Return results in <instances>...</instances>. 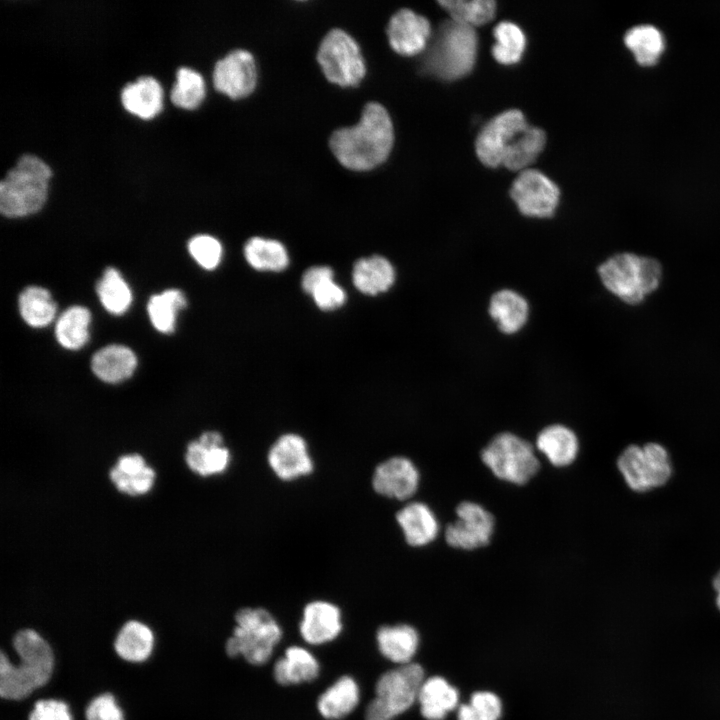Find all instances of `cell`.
<instances>
[{"label":"cell","mask_w":720,"mask_h":720,"mask_svg":"<svg viewBox=\"0 0 720 720\" xmlns=\"http://www.w3.org/2000/svg\"><path fill=\"white\" fill-rule=\"evenodd\" d=\"M419 481L417 467L404 456H393L380 462L371 477L372 488L377 494L401 501L416 493Z\"/></svg>","instance_id":"cell-16"},{"label":"cell","mask_w":720,"mask_h":720,"mask_svg":"<svg viewBox=\"0 0 720 720\" xmlns=\"http://www.w3.org/2000/svg\"><path fill=\"white\" fill-rule=\"evenodd\" d=\"M121 100L128 111L141 118H151L161 109L162 88L155 78L142 76L123 87Z\"/></svg>","instance_id":"cell-26"},{"label":"cell","mask_w":720,"mask_h":720,"mask_svg":"<svg viewBox=\"0 0 720 720\" xmlns=\"http://www.w3.org/2000/svg\"><path fill=\"white\" fill-rule=\"evenodd\" d=\"M536 446L548 461L557 467L570 465L579 450L575 433L561 424L545 427L537 436Z\"/></svg>","instance_id":"cell-23"},{"label":"cell","mask_w":720,"mask_h":720,"mask_svg":"<svg viewBox=\"0 0 720 720\" xmlns=\"http://www.w3.org/2000/svg\"><path fill=\"white\" fill-rule=\"evenodd\" d=\"M439 4L450 14L451 19L475 27L488 23L494 18L496 3L492 0H445Z\"/></svg>","instance_id":"cell-40"},{"label":"cell","mask_w":720,"mask_h":720,"mask_svg":"<svg viewBox=\"0 0 720 720\" xmlns=\"http://www.w3.org/2000/svg\"><path fill=\"white\" fill-rule=\"evenodd\" d=\"M333 271L327 266H314L305 271L302 277V288L308 293L312 292L324 284L325 282L333 280Z\"/></svg>","instance_id":"cell-47"},{"label":"cell","mask_w":720,"mask_h":720,"mask_svg":"<svg viewBox=\"0 0 720 720\" xmlns=\"http://www.w3.org/2000/svg\"><path fill=\"white\" fill-rule=\"evenodd\" d=\"M91 315L87 308L73 306L58 318L55 335L58 342L65 348L76 350L86 344L89 339Z\"/></svg>","instance_id":"cell-34"},{"label":"cell","mask_w":720,"mask_h":720,"mask_svg":"<svg viewBox=\"0 0 720 720\" xmlns=\"http://www.w3.org/2000/svg\"><path fill=\"white\" fill-rule=\"evenodd\" d=\"M29 720H72V717L66 703L47 699L35 703Z\"/></svg>","instance_id":"cell-46"},{"label":"cell","mask_w":720,"mask_h":720,"mask_svg":"<svg viewBox=\"0 0 720 720\" xmlns=\"http://www.w3.org/2000/svg\"><path fill=\"white\" fill-rule=\"evenodd\" d=\"M316 305L323 310H333L342 306L346 300L344 290L333 280L325 282L312 292Z\"/></svg>","instance_id":"cell-45"},{"label":"cell","mask_w":720,"mask_h":720,"mask_svg":"<svg viewBox=\"0 0 720 720\" xmlns=\"http://www.w3.org/2000/svg\"><path fill=\"white\" fill-rule=\"evenodd\" d=\"M489 315L505 334H514L526 324L529 315L527 300L511 289L494 293L489 302Z\"/></svg>","instance_id":"cell-21"},{"label":"cell","mask_w":720,"mask_h":720,"mask_svg":"<svg viewBox=\"0 0 720 720\" xmlns=\"http://www.w3.org/2000/svg\"><path fill=\"white\" fill-rule=\"evenodd\" d=\"M137 365L134 352L123 345H108L92 357L91 367L102 381L117 383L129 378Z\"/></svg>","instance_id":"cell-24"},{"label":"cell","mask_w":720,"mask_h":720,"mask_svg":"<svg viewBox=\"0 0 720 720\" xmlns=\"http://www.w3.org/2000/svg\"><path fill=\"white\" fill-rule=\"evenodd\" d=\"M527 124L520 110H507L492 118L477 136L475 148L479 160L488 167L502 165L508 147Z\"/></svg>","instance_id":"cell-12"},{"label":"cell","mask_w":720,"mask_h":720,"mask_svg":"<svg viewBox=\"0 0 720 720\" xmlns=\"http://www.w3.org/2000/svg\"><path fill=\"white\" fill-rule=\"evenodd\" d=\"M110 478L119 491L136 496L151 490L155 472L141 455L129 454L119 458L110 471Z\"/></svg>","instance_id":"cell-22"},{"label":"cell","mask_w":720,"mask_h":720,"mask_svg":"<svg viewBox=\"0 0 720 720\" xmlns=\"http://www.w3.org/2000/svg\"><path fill=\"white\" fill-rule=\"evenodd\" d=\"M19 311L28 325L44 327L55 318L56 304L48 290L30 286L19 296Z\"/></svg>","instance_id":"cell-35"},{"label":"cell","mask_w":720,"mask_h":720,"mask_svg":"<svg viewBox=\"0 0 720 720\" xmlns=\"http://www.w3.org/2000/svg\"><path fill=\"white\" fill-rule=\"evenodd\" d=\"M13 646L20 663L15 666L4 653L1 654L0 695L7 700H20L49 681L54 655L46 640L31 629L19 631L13 639Z\"/></svg>","instance_id":"cell-2"},{"label":"cell","mask_w":720,"mask_h":720,"mask_svg":"<svg viewBox=\"0 0 720 720\" xmlns=\"http://www.w3.org/2000/svg\"><path fill=\"white\" fill-rule=\"evenodd\" d=\"M87 720H124L122 710L111 694L94 698L86 709Z\"/></svg>","instance_id":"cell-44"},{"label":"cell","mask_w":720,"mask_h":720,"mask_svg":"<svg viewBox=\"0 0 720 720\" xmlns=\"http://www.w3.org/2000/svg\"><path fill=\"white\" fill-rule=\"evenodd\" d=\"M353 283L362 293L377 295L391 288L395 281L392 264L382 256L359 259L353 267Z\"/></svg>","instance_id":"cell-25"},{"label":"cell","mask_w":720,"mask_h":720,"mask_svg":"<svg viewBox=\"0 0 720 720\" xmlns=\"http://www.w3.org/2000/svg\"><path fill=\"white\" fill-rule=\"evenodd\" d=\"M598 274L608 291L628 304H638L657 289L662 268L654 258L620 253L600 264Z\"/></svg>","instance_id":"cell-5"},{"label":"cell","mask_w":720,"mask_h":720,"mask_svg":"<svg viewBox=\"0 0 720 720\" xmlns=\"http://www.w3.org/2000/svg\"><path fill=\"white\" fill-rule=\"evenodd\" d=\"M153 643V633L148 626L138 621H129L119 631L114 647L122 659L142 662L150 656Z\"/></svg>","instance_id":"cell-32"},{"label":"cell","mask_w":720,"mask_h":720,"mask_svg":"<svg viewBox=\"0 0 720 720\" xmlns=\"http://www.w3.org/2000/svg\"><path fill=\"white\" fill-rule=\"evenodd\" d=\"M274 678L280 685L311 682L319 674V664L311 653L301 647H289L285 656L274 665Z\"/></svg>","instance_id":"cell-28"},{"label":"cell","mask_w":720,"mask_h":720,"mask_svg":"<svg viewBox=\"0 0 720 720\" xmlns=\"http://www.w3.org/2000/svg\"><path fill=\"white\" fill-rule=\"evenodd\" d=\"M233 636L226 642L230 657L242 655L252 665L265 664L282 636L281 628L264 608H242L235 615Z\"/></svg>","instance_id":"cell-6"},{"label":"cell","mask_w":720,"mask_h":720,"mask_svg":"<svg viewBox=\"0 0 720 720\" xmlns=\"http://www.w3.org/2000/svg\"><path fill=\"white\" fill-rule=\"evenodd\" d=\"M481 459L496 477L517 485L527 483L540 467L533 446L510 432L496 435L482 450Z\"/></svg>","instance_id":"cell-8"},{"label":"cell","mask_w":720,"mask_h":720,"mask_svg":"<svg viewBox=\"0 0 720 720\" xmlns=\"http://www.w3.org/2000/svg\"><path fill=\"white\" fill-rule=\"evenodd\" d=\"M214 86L233 99L250 95L257 83V69L253 55L235 49L218 60L213 71Z\"/></svg>","instance_id":"cell-15"},{"label":"cell","mask_w":720,"mask_h":720,"mask_svg":"<svg viewBox=\"0 0 720 720\" xmlns=\"http://www.w3.org/2000/svg\"><path fill=\"white\" fill-rule=\"evenodd\" d=\"M205 96V83L200 73L189 67H180L171 90V100L184 108H195Z\"/></svg>","instance_id":"cell-41"},{"label":"cell","mask_w":720,"mask_h":720,"mask_svg":"<svg viewBox=\"0 0 720 720\" xmlns=\"http://www.w3.org/2000/svg\"><path fill=\"white\" fill-rule=\"evenodd\" d=\"M457 519L445 529L446 542L458 549L473 550L487 545L494 531V517L480 504L464 501L456 508Z\"/></svg>","instance_id":"cell-13"},{"label":"cell","mask_w":720,"mask_h":720,"mask_svg":"<svg viewBox=\"0 0 720 720\" xmlns=\"http://www.w3.org/2000/svg\"><path fill=\"white\" fill-rule=\"evenodd\" d=\"M510 195L525 216L547 218L554 215L560 190L545 174L534 169L523 170L514 180Z\"/></svg>","instance_id":"cell-11"},{"label":"cell","mask_w":720,"mask_h":720,"mask_svg":"<svg viewBox=\"0 0 720 720\" xmlns=\"http://www.w3.org/2000/svg\"><path fill=\"white\" fill-rule=\"evenodd\" d=\"M458 700L457 689L439 676L425 680L418 695L421 714L427 720H443Z\"/></svg>","instance_id":"cell-27"},{"label":"cell","mask_w":720,"mask_h":720,"mask_svg":"<svg viewBox=\"0 0 720 720\" xmlns=\"http://www.w3.org/2000/svg\"><path fill=\"white\" fill-rule=\"evenodd\" d=\"M626 46L640 65L649 66L657 62L664 49L661 33L653 26L641 25L630 29L624 38Z\"/></svg>","instance_id":"cell-36"},{"label":"cell","mask_w":720,"mask_h":720,"mask_svg":"<svg viewBox=\"0 0 720 720\" xmlns=\"http://www.w3.org/2000/svg\"><path fill=\"white\" fill-rule=\"evenodd\" d=\"M316 58L327 80L339 86L357 85L365 76L360 47L342 29L334 28L323 37Z\"/></svg>","instance_id":"cell-10"},{"label":"cell","mask_w":720,"mask_h":720,"mask_svg":"<svg viewBox=\"0 0 720 720\" xmlns=\"http://www.w3.org/2000/svg\"><path fill=\"white\" fill-rule=\"evenodd\" d=\"M250 266L261 271H282L289 263L286 248L277 240L253 237L244 246Z\"/></svg>","instance_id":"cell-33"},{"label":"cell","mask_w":720,"mask_h":720,"mask_svg":"<svg viewBox=\"0 0 720 720\" xmlns=\"http://www.w3.org/2000/svg\"><path fill=\"white\" fill-rule=\"evenodd\" d=\"M51 169L41 158L22 155L0 182V210L9 217L38 211L47 197Z\"/></svg>","instance_id":"cell-4"},{"label":"cell","mask_w":720,"mask_h":720,"mask_svg":"<svg viewBox=\"0 0 720 720\" xmlns=\"http://www.w3.org/2000/svg\"><path fill=\"white\" fill-rule=\"evenodd\" d=\"M387 36L395 52L404 56H413L428 46L431 26L424 16L404 8L390 18Z\"/></svg>","instance_id":"cell-17"},{"label":"cell","mask_w":720,"mask_h":720,"mask_svg":"<svg viewBox=\"0 0 720 720\" xmlns=\"http://www.w3.org/2000/svg\"><path fill=\"white\" fill-rule=\"evenodd\" d=\"M493 35L495 60L505 65L519 62L526 47V37L520 27L512 22H501L494 28Z\"/></svg>","instance_id":"cell-39"},{"label":"cell","mask_w":720,"mask_h":720,"mask_svg":"<svg viewBox=\"0 0 720 720\" xmlns=\"http://www.w3.org/2000/svg\"><path fill=\"white\" fill-rule=\"evenodd\" d=\"M394 142V129L388 111L377 102L367 103L359 121L335 130L329 140L330 149L344 167L367 171L382 164Z\"/></svg>","instance_id":"cell-1"},{"label":"cell","mask_w":720,"mask_h":720,"mask_svg":"<svg viewBox=\"0 0 720 720\" xmlns=\"http://www.w3.org/2000/svg\"><path fill=\"white\" fill-rule=\"evenodd\" d=\"M396 522L410 546L421 547L438 535L439 524L434 512L422 502H410L396 513Z\"/></svg>","instance_id":"cell-20"},{"label":"cell","mask_w":720,"mask_h":720,"mask_svg":"<svg viewBox=\"0 0 720 720\" xmlns=\"http://www.w3.org/2000/svg\"><path fill=\"white\" fill-rule=\"evenodd\" d=\"M713 588L716 591V605L720 610V570L713 579Z\"/></svg>","instance_id":"cell-48"},{"label":"cell","mask_w":720,"mask_h":720,"mask_svg":"<svg viewBox=\"0 0 720 720\" xmlns=\"http://www.w3.org/2000/svg\"><path fill=\"white\" fill-rule=\"evenodd\" d=\"M477 49L478 38L474 27L447 20L439 26L428 45L423 69L441 80L460 79L473 69Z\"/></svg>","instance_id":"cell-3"},{"label":"cell","mask_w":720,"mask_h":720,"mask_svg":"<svg viewBox=\"0 0 720 720\" xmlns=\"http://www.w3.org/2000/svg\"><path fill=\"white\" fill-rule=\"evenodd\" d=\"M376 637L381 654L402 665L410 663L419 642L417 631L406 624L382 626L377 630Z\"/></svg>","instance_id":"cell-29"},{"label":"cell","mask_w":720,"mask_h":720,"mask_svg":"<svg viewBox=\"0 0 720 720\" xmlns=\"http://www.w3.org/2000/svg\"><path fill=\"white\" fill-rule=\"evenodd\" d=\"M545 143V132L528 125L506 150L502 165L513 171L525 170L542 152Z\"/></svg>","instance_id":"cell-31"},{"label":"cell","mask_w":720,"mask_h":720,"mask_svg":"<svg viewBox=\"0 0 720 720\" xmlns=\"http://www.w3.org/2000/svg\"><path fill=\"white\" fill-rule=\"evenodd\" d=\"M188 250L196 262L205 269L218 266L222 257L220 242L210 235H197L188 243Z\"/></svg>","instance_id":"cell-43"},{"label":"cell","mask_w":720,"mask_h":720,"mask_svg":"<svg viewBox=\"0 0 720 720\" xmlns=\"http://www.w3.org/2000/svg\"><path fill=\"white\" fill-rule=\"evenodd\" d=\"M96 291L105 309L115 315L123 314L132 301L128 284L112 267L105 270L103 277L97 283Z\"/></svg>","instance_id":"cell-38"},{"label":"cell","mask_w":720,"mask_h":720,"mask_svg":"<svg viewBox=\"0 0 720 720\" xmlns=\"http://www.w3.org/2000/svg\"><path fill=\"white\" fill-rule=\"evenodd\" d=\"M502 712L497 695L488 691L475 692L468 704L458 710V720H498Z\"/></svg>","instance_id":"cell-42"},{"label":"cell","mask_w":720,"mask_h":720,"mask_svg":"<svg viewBox=\"0 0 720 720\" xmlns=\"http://www.w3.org/2000/svg\"><path fill=\"white\" fill-rule=\"evenodd\" d=\"M186 306L184 294L177 289H169L153 295L147 305L148 315L153 326L162 333H170L175 328L177 312Z\"/></svg>","instance_id":"cell-37"},{"label":"cell","mask_w":720,"mask_h":720,"mask_svg":"<svg viewBox=\"0 0 720 720\" xmlns=\"http://www.w3.org/2000/svg\"><path fill=\"white\" fill-rule=\"evenodd\" d=\"M341 629V612L336 605L316 600L305 606L300 633L306 642L318 645L331 641Z\"/></svg>","instance_id":"cell-19"},{"label":"cell","mask_w":720,"mask_h":720,"mask_svg":"<svg viewBox=\"0 0 720 720\" xmlns=\"http://www.w3.org/2000/svg\"><path fill=\"white\" fill-rule=\"evenodd\" d=\"M617 466L626 484L635 492L665 485L672 475L668 451L659 443L629 445L619 455Z\"/></svg>","instance_id":"cell-9"},{"label":"cell","mask_w":720,"mask_h":720,"mask_svg":"<svg viewBox=\"0 0 720 720\" xmlns=\"http://www.w3.org/2000/svg\"><path fill=\"white\" fill-rule=\"evenodd\" d=\"M185 460L193 472L207 477L226 471L231 462V453L219 432L207 431L189 443Z\"/></svg>","instance_id":"cell-18"},{"label":"cell","mask_w":720,"mask_h":720,"mask_svg":"<svg viewBox=\"0 0 720 720\" xmlns=\"http://www.w3.org/2000/svg\"><path fill=\"white\" fill-rule=\"evenodd\" d=\"M423 682L424 671L417 663L385 672L377 680L376 696L366 708L365 720H393L418 699Z\"/></svg>","instance_id":"cell-7"},{"label":"cell","mask_w":720,"mask_h":720,"mask_svg":"<svg viewBox=\"0 0 720 720\" xmlns=\"http://www.w3.org/2000/svg\"><path fill=\"white\" fill-rule=\"evenodd\" d=\"M267 463L273 474L282 481H294L310 475L314 461L307 441L297 433H284L270 446Z\"/></svg>","instance_id":"cell-14"},{"label":"cell","mask_w":720,"mask_h":720,"mask_svg":"<svg viewBox=\"0 0 720 720\" xmlns=\"http://www.w3.org/2000/svg\"><path fill=\"white\" fill-rule=\"evenodd\" d=\"M359 701V688L355 680L342 676L320 695L317 708L326 719H340L352 712Z\"/></svg>","instance_id":"cell-30"}]
</instances>
